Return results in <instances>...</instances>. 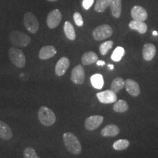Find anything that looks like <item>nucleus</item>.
<instances>
[{
    "mask_svg": "<svg viewBox=\"0 0 158 158\" xmlns=\"http://www.w3.org/2000/svg\"><path fill=\"white\" fill-rule=\"evenodd\" d=\"M63 141L68 152L78 155L81 153L82 147L78 138L72 133H65L63 135Z\"/></svg>",
    "mask_w": 158,
    "mask_h": 158,
    "instance_id": "nucleus-1",
    "label": "nucleus"
},
{
    "mask_svg": "<svg viewBox=\"0 0 158 158\" xmlns=\"http://www.w3.org/2000/svg\"><path fill=\"white\" fill-rule=\"evenodd\" d=\"M37 115L40 123L45 127L53 125L56 122V117L54 111L46 106H42L40 108Z\"/></svg>",
    "mask_w": 158,
    "mask_h": 158,
    "instance_id": "nucleus-2",
    "label": "nucleus"
},
{
    "mask_svg": "<svg viewBox=\"0 0 158 158\" xmlns=\"http://www.w3.org/2000/svg\"><path fill=\"white\" fill-rule=\"evenodd\" d=\"M10 41L14 46L26 47L31 43V38L21 31H13L10 34Z\"/></svg>",
    "mask_w": 158,
    "mask_h": 158,
    "instance_id": "nucleus-3",
    "label": "nucleus"
},
{
    "mask_svg": "<svg viewBox=\"0 0 158 158\" xmlns=\"http://www.w3.org/2000/svg\"><path fill=\"white\" fill-rule=\"evenodd\" d=\"M9 58L15 66L19 68H24L26 65V57L21 49L16 47H11L8 51Z\"/></svg>",
    "mask_w": 158,
    "mask_h": 158,
    "instance_id": "nucleus-4",
    "label": "nucleus"
},
{
    "mask_svg": "<svg viewBox=\"0 0 158 158\" xmlns=\"http://www.w3.org/2000/svg\"><path fill=\"white\" fill-rule=\"evenodd\" d=\"M113 34V29L108 24H101L94 29L92 35L94 39L97 41H101L111 36Z\"/></svg>",
    "mask_w": 158,
    "mask_h": 158,
    "instance_id": "nucleus-5",
    "label": "nucleus"
},
{
    "mask_svg": "<svg viewBox=\"0 0 158 158\" xmlns=\"http://www.w3.org/2000/svg\"><path fill=\"white\" fill-rule=\"evenodd\" d=\"M23 23L30 33L35 34L39 29V22L37 17L31 12H27L23 16Z\"/></svg>",
    "mask_w": 158,
    "mask_h": 158,
    "instance_id": "nucleus-6",
    "label": "nucleus"
},
{
    "mask_svg": "<svg viewBox=\"0 0 158 158\" xmlns=\"http://www.w3.org/2000/svg\"><path fill=\"white\" fill-rule=\"evenodd\" d=\"M62 13L59 10L55 9L48 13L47 16V25L50 29H54L58 27L62 21Z\"/></svg>",
    "mask_w": 158,
    "mask_h": 158,
    "instance_id": "nucleus-7",
    "label": "nucleus"
},
{
    "mask_svg": "<svg viewBox=\"0 0 158 158\" xmlns=\"http://www.w3.org/2000/svg\"><path fill=\"white\" fill-rule=\"evenodd\" d=\"M70 79L75 84H83L85 81V71L81 64H78L73 69Z\"/></svg>",
    "mask_w": 158,
    "mask_h": 158,
    "instance_id": "nucleus-8",
    "label": "nucleus"
},
{
    "mask_svg": "<svg viewBox=\"0 0 158 158\" xmlns=\"http://www.w3.org/2000/svg\"><path fill=\"white\" fill-rule=\"evenodd\" d=\"M97 98L99 101L104 104L114 103L117 101V96L112 90H106L97 93Z\"/></svg>",
    "mask_w": 158,
    "mask_h": 158,
    "instance_id": "nucleus-9",
    "label": "nucleus"
},
{
    "mask_svg": "<svg viewBox=\"0 0 158 158\" xmlns=\"http://www.w3.org/2000/svg\"><path fill=\"white\" fill-rule=\"evenodd\" d=\"M103 116H91L85 120V128L87 130H90V131L98 129V128L102 124V122H103Z\"/></svg>",
    "mask_w": 158,
    "mask_h": 158,
    "instance_id": "nucleus-10",
    "label": "nucleus"
},
{
    "mask_svg": "<svg viewBox=\"0 0 158 158\" xmlns=\"http://www.w3.org/2000/svg\"><path fill=\"white\" fill-rule=\"evenodd\" d=\"M70 67V60L67 57H62L57 62L55 67V73L57 76H62Z\"/></svg>",
    "mask_w": 158,
    "mask_h": 158,
    "instance_id": "nucleus-11",
    "label": "nucleus"
},
{
    "mask_svg": "<svg viewBox=\"0 0 158 158\" xmlns=\"http://www.w3.org/2000/svg\"><path fill=\"white\" fill-rule=\"evenodd\" d=\"M124 86H125L126 91L133 97H138L141 93V89L138 84L135 81L131 78H128L125 81L124 83Z\"/></svg>",
    "mask_w": 158,
    "mask_h": 158,
    "instance_id": "nucleus-12",
    "label": "nucleus"
},
{
    "mask_svg": "<svg viewBox=\"0 0 158 158\" xmlns=\"http://www.w3.org/2000/svg\"><path fill=\"white\" fill-rule=\"evenodd\" d=\"M131 16L133 20L144 21L147 19L148 13L143 7L139 5H135L131 10Z\"/></svg>",
    "mask_w": 158,
    "mask_h": 158,
    "instance_id": "nucleus-13",
    "label": "nucleus"
},
{
    "mask_svg": "<svg viewBox=\"0 0 158 158\" xmlns=\"http://www.w3.org/2000/svg\"><path fill=\"white\" fill-rule=\"evenodd\" d=\"M56 49L53 45H46L40 48L39 51L38 56L42 60H47L52 57H54L56 54Z\"/></svg>",
    "mask_w": 158,
    "mask_h": 158,
    "instance_id": "nucleus-14",
    "label": "nucleus"
},
{
    "mask_svg": "<svg viewBox=\"0 0 158 158\" xmlns=\"http://www.w3.org/2000/svg\"><path fill=\"white\" fill-rule=\"evenodd\" d=\"M156 54V47L152 43H146L143 45L142 55L144 60L151 61Z\"/></svg>",
    "mask_w": 158,
    "mask_h": 158,
    "instance_id": "nucleus-15",
    "label": "nucleus"
},
{
    "mask_svg": "<svg viewBox=\"0 0 158 158\" xmlns=\"http://www.w3.org/2000/svg\"><path fill=\"white\" fill-rule=\"evenodd\" d=\"M120 133V130L118 127L115 125V124H108L107 126H106L103 129L101 130V134L102 136L103 137H114L118 135V133Z\"/></svg>",
    "mask_w": 158,
    "mask_h": 158,
    "instance_id": "nucleus-16",
    "label": "nucleus"
},
{
    "mask_svg": "<svg viewBox=\"0 0 158 158\" xmlns=\"http://www.w3.org/2000/svg\"><path fill=\"white\" fill-rule=\"evenodd\" d=\"M13 136V131L8 124L0 120V138L7 141L11 139Z\"/></svg>",
    "mask_w": 158,
    "mask_h": 158,
    "instance_id": "nucleus-17",
    "label": "nucleus"
},
{
    "mask_svg": "<svg viewBox=\"0 0 158 158\" xmlns=\"http://www.w3.org/2000/svg\"><path fill=\"white\" fill-rule=\"evenodd\" d=\"M129 27L133 30L138 31L140 34H145L147 31V25L143 21L133 20L129 23Z\"/></svg>",
    "mask_w": 158,
    "mask_h": 158,
    "instance_id": "nucleus-18",
    "label": "nucleus"
},
{
    "mask_svg": "<svg viewBox=\"0 0 158 158\" xmlns=\"http://www.w3.org/2000/svg\"><path fill=\"white\" fill-rule=\"evenodd\" d=\"M110 7L114 18L120 17L122 13V0H110Z\"/></svg>",
    "mask_w": 158,
    "mask_h": 158,
    "instance_id": "nucleus-19",
    "label": "nucleus"
},
{
    "mask_svg": "<svg viewBox=\"0 0 158 158\" xmlns=\"http://www.w3.org/2000/svg\"><path fill=\"white\" fill-rule=\"evenodd\" d=\"M98 61V56L93 51H87L84 53L81 57V62L84 65H90Z\"/></svg>",
    "mask_w": 158,
    "mask_h": 158,
    "instance_id": "nucleus-20",
    "label": "nucleus"
},
{
    "mask_svg": "<svg viewBox=\"0 0 158 158\" xmlns=\"http://www.w3.org/2000/svg\"><path fill=\"white\" fill-rule=\"evenodd\" d=\"M64 31L66 37L70 40H75L76 37V31L73 26L72 25L70 21H66L64 25Z\"/></svg>",
    "mask_w": 158,
    "mask_h": 158,
    "instance_id": "nucleus-21",
    "label": "nucleus"
},
{
    "mask_svg": "<svg viewBox=\"0 0 158 158\" xmlns=\"http://www.w3.org/2000/svg\"><path fill=\"white\" fill-rule=\"evenodd\" d=\"M124 83H125V81L121 77L115 78L113 80V81L111 82V84H110V90L113 91L116 94L118 93L120 90L123 89L124 86Z\"/></svg>",
    "mask_w": 158,
    "mask_h": 158,
    "instance_id": "nucleus-22",
    "label": "nucleus"
},
{
    "mask_svg": "<svg viewBox=\"0 0 158 158\" xmlns=\"http://www.w3.org/2000/svg\"><path fill=\"white\" fill-rule=\"evenodd\" d=\"M91 83L93 87L98 89H101L104 85V79L101 74H94L91 77Z\"/></svg>",
    "mask_w": 158,
    "mask_h": 158,
    "instance_id": "nucleus-23",
    "label": "nucleus"
},
{
    "mask_svg": "<svg viewBox=\"0 0 158 158\" xmlns=\"http://www.w3.org/2000/svg\"><path fill=\"white\" fill-rule=\"evenodd\" d=\"M113 109L117 113H124L129 109V106L126 101L123 100H119L115 102L113 106Z\"/></svg>",
    "mask_w": 158,
    "mask_h": 158,
    "instance_id": "nucleus-24",
    "label": "nucleus"
},
{
    "mask_svg": "<svg viewBox=\"0 0 158 158\" xmlns=\"http://www.w3.org/2000/svg\"><path fill=\"white\" fill-rule=\"evenodd\" d=\"M110 6V0H97L94 10L98 13H103Z\"/></svg>",
    "mask_w": 158,
    "mask_h": 158,
    "instance_id": "nucleus-25",
    "label": "nucleus"
},
{
    "mask_svg": "<svg viewBox=\"0 0 158 158\" xmlns=\"http://www.w3.org/2000/svg\"><path fill=\"white\" fill-rule=\"evenodd\" d=\"M130 141L127 139H120L116 141L113 144V148L117 151H122L129 147Z\"/></svg>",
    "mask_w": 158,
    "mask_h": 158,
    "instance_id": "nucleus-26",
    "label": "nucleus"
},
{
    "mask_svg": "<svg viewBox=\"0 0 158 158\" xmlns=\"http://www.w3.org/2000/svg\"><path fill=\"white\" fill-rule=\"evenodd\" d=\"M124 55V49L121 46H118L113 51L111 55V59L114 62H119Z\"/></svg>",
    "mask_w": 158,
    "mask_h": 158,
    "instance_id": "nucleus-27",
    "label": "nucleus"
},
{
    "mask_svg": "<svg viewBox=\"0 0 158 158\" xmlns=\"http://www.w3.org/2000/svg\"><path fill=\"white\" fill-rule=\"evenodd\" d=\"M113 45H114V43L113 41L111 40H108L105 43H102V44L100 45V47H99V50H100V54L103 55V56L104 55L107 54L108 51H109L110 48H112Z\"/></svg>",
    "mask_w": 158,
    "mask_h": 158,
    "instance_id": "nucleus-28",
    "label": "nucleus"
},
{
    "mask_svg": "<svg viewBox=\"0 0 158 158\" xmlns=\"http://www.w3.org/2000/svg\"><path fill=\"white\" fill-rule=\"evenodd\" d=\"M23 157L24 158H40L37 156L35 149L32 147L26 148L23 151Z\"/></svg>",
    "mask_w": 158,
    "mask_h": 158,
    "instance_id": "nucleus-29",
    "label": "nucleus"
},
{
    "mask_svg": "<svg viewBox=\"0 0 158 158\" xmlns=\"http://www.w3.org/2000/svg\"><path fill=\"white\" fill-rule=\"evenodd\" d=\"M73 19L74 21L76 23V24L78 27H82L84 25V20H83L82 15L78 13V12H76L73 15Z\"/></svg>",
    "mask_w": 158,
    "mask_h": 158,
    "instance_id": "nucleus-30",
    "label": "nucleus"
},
{
    "mask_svg": "<svg viewBox=\"0 0 158 158\" xmlns=\"http://www.w3.org/2000/svg\"><path fill=\"white\" fill-rule=\"evenodd\" d=\"M94 0H84L83 1V7L85 10H89L92 7V5H93Z\"/></svg>",
    "mask_w": 158,
    "mask_h": 158,
    "instance_id": "nucleus-31",
    "label": "nucleus"
},
{
    "mask_svg": "<svg viewBox=\"0 0 158 158\" xmlns=\"http://www.w3.org/2000/svg\"><path fill=\"white\" fill-rule=\"evenodd\" d=\"M96 63H97V65H98V66H103V65L106 64L104 61H101V60H98Z\"/></svg>",
    "mask_w": 158,
    "mask_h": 158,
    "instance_id": "nucleus-32",
    "label": "nucleus"
},
{
    "mask_svg": "<svg viewBox=\"0 0 158 158\" xmlns=\"http://www.w3.org/2000/svg\"><path fill=\"white\" fill-rule=\"evenodd\" d=\"M108 68L110 69V70H114V68L113 64H108Z\"/></svg>",
    "mask_w": 158,
    "mask_h": 158,
    "instance_id": "nucleus-33",
    "label": "nucleus"
},
{
    "mask_svg": "<svg viewBox=\"0 0 158 158\" xmlns=\"http://www.w3.org/2000/svg\"><path fill=\"white\" fill-rule=\"evenodd\" d=\"M152 34H153V35H155V36H157V35H158V32L156 31H153Z\"/></svg>",
    "mask_w": 158,
    "mask_h": 158,
    "instance_id": "nucleus-34",
    "label": "nucleus"
},
{
    "mask_svg": "<svg viewBox=\"0 0 158 158\" xmlns=\"http://www.w3.org/2000/svg\"><path fill=\"white\" fill-rule=\"evenodd\" d=\"M47 1L51 2H56V1H57V0H47Z\"/></svg>",
    "mask_w": 158,
    "mask_h": 158,
    "instance_id": "nucleus-35",
    "label": "nucleus"
}]
</instances>
